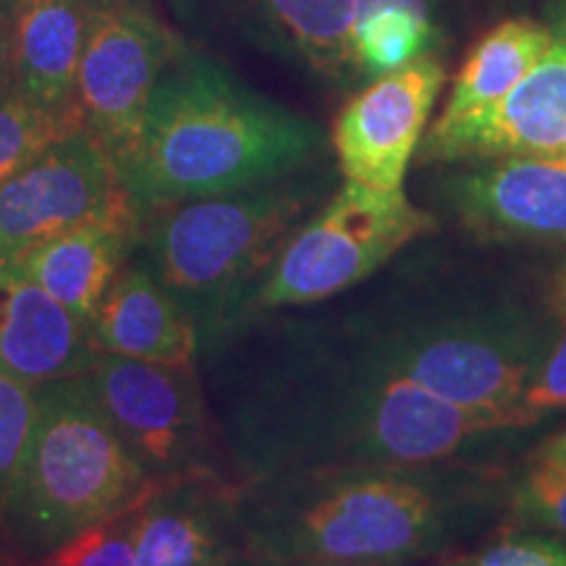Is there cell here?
Returning <instances> with one entry per match:
<instances>
[{"label":"cell","mask_w":566,"mask_h":566,"mask_svg":"<svg viewBox=\"0 0 566 566\" xmlns=\"http://www.w3.org/2000/svg\"><path fill=\"white\" fill-rule=\"evenodd\" d=\"M237 495L221 470L155 483L137 504L134 566H229L242 556Z\"/></svg>","instance_id":"obj_15"},{"label":"cell","mask_w":566,"mask_h":566,"mask_svg":"<svg viewBox=\"0 0 566 566\" xmlns=\"http://www.w3.org/2000/svg\"><path fill=\"white\" fill-rule=\"evenodd\" d=\"M17 63V0H0V95L13 90Z\"/></svg>","instance_id":"obj_28"},{"label":"cell","mask_w":566,"mask_h":566,"mask_svg":"<svg viewBox=\"0 0 566 566\" xmlns=\"http://www.w3.org/2000/svg\"><path fill=\"white\" fill-rule=\"evenodd\" d=\"M446 84L438 55H424L363 84L338 111L331 145L342 181L375 192L405 189L430 113Z\"/></svg>","instance_id":"obj_13"},{"label":"cell","mask_w":566,"mask_h":566,"mask_svg":"<svg viewBox=\"0 0 566 566\" xmlns=\"http://www.w3.org/2000/svg\"><path fill=\"white\" fill-rule=\"evenodd\" d=\"M155 485V483H153ZM142 501V499H139ZM137 501V504H139ZM137 504L69 537L51 554L27 566H134V522Z\"/></svg>","instance_id":"obj_24"},{"label":"cell","mask_w":566,"mask_h":566,"mask_svg":"<svg viewBox=\"0 0 566 566\" xmlns=\"http://www.w3.org/2000/svg\"><path fill=\"white\" fill-rule=\"evenodd\" d=\"M97 352L158 365H195L200 331L139 254L126 263L90 317Z\"/></svg>","instance_id":"obj_18"},{"label":"cell","mask_w":566,"mask_h":566,"mask_svg":"<svg viewBox=\"0 0 566 566\" xmlns=\"http://www.w3.org/2000/svg\"><path fill=\"white\" fill-rule=\"evenodd\" d=\"M472 3H475L480 17H504V13L516 17V13L530 9L535 0H472Z\"/></svg>","instance_id":"obj_30"},{"label":"cell","mask_w":566,"mask_h":566,"mask_svg":"<svg viewBox=\"0 0 566 566\" xmlns=\"http://www.w3.org/2000/svg\"><path fill=\"white\" fill-rule=\"evenodd\" d=\"M90 323L71 315L0 252V375L45 386L82 375L95 363Z\"/></svg>","instance_id":"obj_16"},{"label":"cell","mask_w":566,"mask_h":566,"mask_svg":"<svg viewBox=\"0 0 566 566\" xmlns=\"http://www.w3.org/2000/svg\"><path fill=\"white\" fill-rule=\"evenodd\" d=\"M229 566H365V564H342L321 562V558H279V556H239Z\"/></svg>","instance_id":"obj_29"},{"label":"cell","mask_w":566,"mask_h":566,"mask_svg":"<svg viewBox=\"0 0 566 566\" xmlns=\"http://www.w3.org/2000/svg\"><path fill=\"white\" fill-rule=\"evenodd\" d=\"M137 202L116 160L80 126L0 184V252L17 254Z\"/></svg>","instance_id":"obj_12"},{"label":"cell","mask_w":566,"mask_h":566,"mask_svg":"<svg viewBox=\"0 0 566 566\" xmlns=\"http://www.w3.org/2000/svg\"><path fill=\"white\" fill-rule=\"evenodd\" d=\"M554 42V34L537 19L516 13L495 21L467 51L436 124L449 126L493 108L525 80Z\"/></svg>","instance_id":"obj_20"},{"label":"cell","mask_w":566,"mask_h":566,"mask_svg":"<svg viewBox=\"0 0 566 566\" xmlns=\"http://www.w3.org/2000/svg\"><path fill=\"white\" fill-rule=\"evenodd\" d=\"M566 537V415L509 462V525Z\"/></svg>","instance_id":"obj_21"},{"label":"cell","mask_w":566,"mask_h":566,"mask_svg":"<svg viewBox=\"0 0 566 566\" xmlns=\"http://www.w3.org/2000/svg\"><path fill=\"white\" fill-rule=\"evenodd\" d=\"M145 212L137 202L82 223L17 254L21 271L71 315L90 323L111 283L137 254Z\"/></svg>","instance_id":"obj_17"},{"label":"cell","mask_w":566,"mask_h":566,"mask_svg":"<svg viewBox=\"0 0 566 566\" xmlns=\"http://www.w3.org/2000/svg\"><path fill=\"white\" fill-rule=\"evenodd\" d=\"M221 338L242 344L218 422L239 483L302 467L509 462L562 420L441 399L386 365L336 313L283 317L258 334L239 325Z\"/></svg>","instance_id":"obj_1"},{"label":"cell","mask_w":566,"mask_h":566,"mask_svg":"<svg viewBox=\"0 0 566 566\" xmlns=\"http://www.w3.org/2000/svg\"><path fill=\"white\" fill-rule=\"evenodd\" d=\"M181 42L150 0H92L76 105L122 176L137 153L155 84Z\"/></svg>","instance_id":"obj_10"},{"label":"cell","mask_w":566,"mask_h":566,"mask_svg":"<svg viewBox=\"0 0 566 566\" xmlns=\"http://www.w3.org/2000/svg\"><path fill=\"white\" fill-rule=\"evenodd\" d=\"M338 179L321 158L283 179L145 212L137 254L192 317L200 344L247 321L268 268Z\"/></svg>","instance_id":"obj_5"},{"label":"cell","mask_w":566,"mask_h":566,"mask_svg":"<svg viewBox=\"0 0 566 566\" xmlns=\"http://www.w3.org/2000/svg\"><path fill=\"white\" fill-rule=\"evenodd\" d=\"M84 126L80 108H48L9 90L0 95V184L45 153L53 142Z\"/></svg>","instance_id":"obj_23"},{"label":"cell","mask_w":566,"mask_h":566,"mask_svg":"<svg viewBox=\"0 0 566 566\" xmlns=\"http://www.w3.org/2000/svg\"><path fill=\"white\" fill-rule=\"evenodd\" d=\"M97 409L153 483L197 472H231L195 365H158L97 354L82 375Z\"/></svg>","instance_id":"obj_9"},{"label":"cell","mask_w":566,"mask_h":566,"mask_svg":"<svg viewBox=\"0 0 566 566\" xmlns=\"http://www.w3.org/2000/svg\"><path fill=\"white\" fill-rule=\"evenodd\" d=\"M470 566H566V537L504 527L470 558Z\"/></svg>","instance_id":"obj_26"},{"label":"cell","mask_w":566,"mask_h":566,"mask_svg":"<svg viewBox=\"0 0 566 566\" xmlns=\"http://www.w3.org/2000/svg\"><path fill=\"white\" fill-rule=\"evenodd\" d=\"M566 150V42L556 40L525 80L480 116L430 126L422 166Z\"/></svg>","instance_id":"obj_14"},{"label":"cell","mask_w":566,"mask_h":566,"mask_svg":"<svg viewBox=\"0 0 566 566\" xmlns=\"http://www.w3.org/2000/svg\"><path fill=\"white\" fill-rule=\"evenodd\" d=\"M430 212L485 244L566 252V150L436 166Z\"/></svg>","instance_id":"obj_11"},{"label":"cell","mask_w":566,"mask_h":566,"mask_svg":"<svg viewBox=\"0 0 566 566\" xmlns=\"http://www.w3.org/2000/svg\"><path fill=\"white\" fill-rule=\"evenodd\" d=\"M438 566H470V558H457V562H443Z\"/></svg>","instance_id":"obj_33"},{"label":"cell","mask_w":566,"mask_h":566,"mask_svg":"<svg viewBox=\"0 0 566 566\" xmlns=\"http://www.w3.org/2000/svg\"><path fill=\"white\" fill-rule=\"evenodd\" d=\"M315 118L273 101L181 42L147 105L124 181L142 212L283 179L323 158Z\"/></svg>","instance_id":"obj_4"},{"label":"cell","mask_w":566,"mask_h":566,"mask_svg":"<svg viewBox=\"0 0 566 566\" xmlns=\"http://www.w3.org/2000/svg\"><path fill=\"white\" fill-rule=\"evenodd\" d=\"M509 462L302 467L244 480L242 556L365 566L443 556L509 525Z\"/></svg>","instance_id":"obj_3"},{"label":"cell","mask_w":566,"mask_h":566,"mask_svg":"<svg viewBox=\"0 0 566 566\" xmlns=\"http://www.w3.org/2000/svg\"><path fill=\"white\" fill-rule=\"evenodd\" d=\"M441 226L399 252L338 317L417 386L454 405L516 409L566 328L562 252L485 244Z\"/></svg>","instance_id":"obj_2"},{"label":"cell","mask_w":566,"mask_h":566,"mask_svg":"<svg viewBox=\"0 0 566 566\" xmlns=\"http://www.w3.org/2000/svg\"><path fill=\"white\" fill-rule=\"evenodd\" d=\"M522 409L537 417H564L566 415V328L543 363L541 373L520 401Z\"/></svg>","instance_id":"obj_27"},{"label":"cell","mask_w":566,"mask_h":566,"mask_svg":"<svg viewBox=\"0 0 566 566\" xmlns=\"http://www.w3.org/2000/svg\"><path fill=\"white\" fill-rule=\"evenodd\" d=\"M176 17L202 38L250 48L334 90L363 87L354 30L384 6L420 11L454 48L480 11L472 0H171Z\"/></svg>","instance_id":"obj_8"},{"label":"cell","mask_w":566,"mask_h":566,"mask_svg":"<svg viewBox=\"0 0 566 566\" xmlns=\"http://www.w3.org/2000/svg\"><path fill=\"white\" fill-rule=\"evenodd\" d=\"M543 24L548 27L556 40L566 42V0H543L541 6Z\"/></svg>","instance_id":"obj_31"},{"label":"cell","mask_w":566,"mask_h":566,"mask_svg":"<svg viewBox=\"0 0 566 566\" xmlns=\"http://www.w3.org/2000/svg\"><path fill=\"white\" fill-rule=\"evenodd\" d=\"M40 409V388L0 375V506L24 459Z\"/></svg>","instance_id":"obj_25"},{"label":"cell","mask_w":566,"mask_h":566,"mask_svg":"<svg viewBox=\"0 0 566 566\" xmlns=\"http://www.w3.org/2000/svg\"><path fill=\"white\" fill-rule=\"evenodd\" d=\"M150 488L80 378L53 380L40 386L32 438L0 506V537L24 564L38 562Z\"/></svg>","instance_id":"obj_6"},{"label":"cell","mask_w":566,"mask_h":566,"mask_svg":"<svg viewBox=\"0 0 566 566\" xmlns=\"http://www.w3.org/2000/svg\"><path fill=\"white\" fill-rule=\"evenodd\" d=\"M436 229L433 212L409 200L405 189L375 192L342 181L283 244L247 304V321L349 294Z\"/></svg>","instance_id":"obj_7"},{"label":"cell","mask_w":566,"mask_h":566,"mask_svg":"<svg viewBox=\"0 0 566 566\" xmlns=\"http://www.w3.org/2000/svg\"><path fill=\"white\" fill-rule=\"evenodd\" d=\"M0 566H27V564L21 562L19 556H13L9 548H6V551H0Z\"/></svg>","instance_id":"obj_32"},{"label":"cell","mask_w":566,"mask_h":566,"mask_svg":"<svg viewBox=\"0 0 566 566\" xmlns=\"http://www.w3.org/2000/svg\"><path fill=\"white\" fill-rule=\"evenodd\" d=\"M446 51L449 42L441 30L407 6H384L367 13L354 30V61L365 84L424 55L441 59Z\"/></svg>","instance_id":"obj_22"},{"label":"cell","mask_w":566,"mask_h":566,"mask_svg":"<svg viewBox=\"0 0 566 566\" xmlns=\"http://www.w3.org/2000/svg\"><path fill=\"white\" fill-rule=\"evenodd\" d=\"M92 0H17L13 90L48 108L76 105V71Z\"/></svg>","instance_id":"obj_19"}]
</instances>
